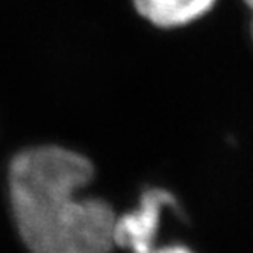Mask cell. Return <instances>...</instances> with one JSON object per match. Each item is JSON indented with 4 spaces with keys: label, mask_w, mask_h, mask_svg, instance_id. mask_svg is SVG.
Listing matches in <instances>:
<instances>
[{
    "label": "cell",
    "mask_w": 253,
    "mask_h": 253,
    "mask_svg": "<svg viewBox=\"0 0 253 253\" xmlns=\"http://www.w3.org/2000/svg\"><path fill=\"white\" fill-rule=\"evenodd\" d=\"M93 172L86 157L62 146L28 148L12 158V214L30 253H111L113 208L100 199H78Z\"/></svg>",
    "instance_id": "obj_1"
},
{
    "label": "cell",
    "mask_w": 253,
    "mask_h": 253,
    "mask_svg": "<svg viewBox=\"0 0 253 253\" xmlns=\"http://www.w3.org/2000/svg\"><path fill=\"white\" fill-rule=\"evenodd\" d=\"M174 204V197L162 188H151L144 192L141 204L134 213L115 218L113 243L120 248H128L134 253H150L153 250L155 237L160 225V214L164 206Z\"/></svg>",
    "instance_id": "obj_2"
},
{
    "label": "cell",
    "mask_w": 253,
    "mask_h": 253,
    "mask_svg": "<svg viewBox=\"0 0 253 253\" xmlns=\"http://www.w3.org/2000/svg\"><path fill=\"white\" fill-rule=\"evenodd\" d=\"M137 12L157 27L172 28L195 21L214 5V0H134Z\"/></svg>",
    "instance_id": "obj_3"
},
{
    "label": "cell",
    "mask_w": 253,
    "mask_h": 253,
    "mask_svg": "<svg viewBox=\"0 0 253 253\" xmlns=\"http://www.w3.org/2000/svg\"><path fill=\"white\" fill-rule=\"evenodd\" d=\"M150 253H192V252L188 248H185V246H166V248L151 250Z\"/></svg>",
    "instance_id": "obj_4"
},
{
    "label": "cell",
    "mask_w": 253,
    "mask_h": 253,
    "mask_svg": "<svg viewBox=\"0 0 253 253\" xmlns=\"http://www.w3.org/2000/svg\"><path fill=\"white\" fill-rule=\"evenodd\" d=\"M245 2H246V4H248V7L253 11V0H245ZM252 34H253V23H252Z\"/></svg>",
    "instance_id": "obj_5"
}]
</instances>
